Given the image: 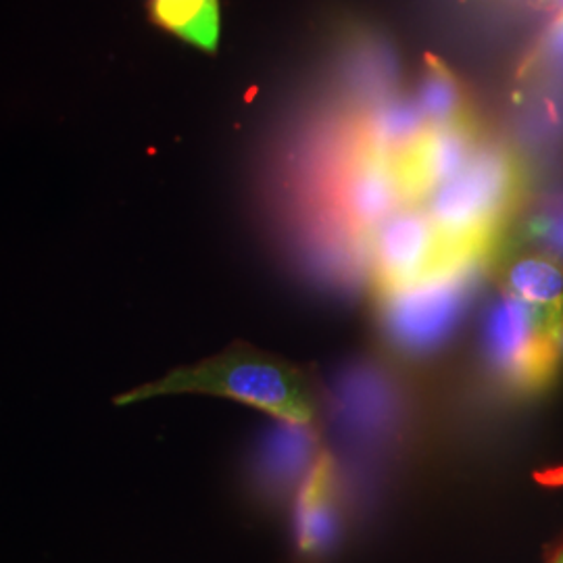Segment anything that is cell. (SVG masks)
Instances as JSON below:
<instances>
[{
    "label": "cell",
    "instance_id": "cell-12",
    "mask_svg": "<svg viewBox=\"0 0 563 563\" xmlns=\"http://www.w3.org/2000/svg\"><path fill=\"white\" fill-rule=\"evenodd\" d=\"M551 563H563V549L560 551V553H558V555H555V560H553Z\"/></svg>",
    "mask_w": 563,
    "mask_h": 563
},
{
    "label": "cell",
    "instance_id": "cell-10",
    "mask_svg": "<svg viewBox=\"0 0 563 563\" xmlns=\"http://www.w3.org/2000/svg\"><path fill=\"white\" fill-rule=\"evenodd\" d=\"M543 2L549 11H555L558 15H563V0H543Z\"/></svg>",
    "mask_w": 563,
    "mask_h": 563
},
{
    "label": "cell",
    "instance_id": "cell-7",
    "mask_svg": "<svg viewBox=\"0 0 563 563\" xmlns=\"http://www.w3.org/2000/svg\"><path fill=\"white\" fill-rule=\"evenodd\" d=\"M418 104L430 125L476 123L472 102L460 78L449 65L437 57H426L422 86Z\"/></svg>",
    "mask_w": 563,
    "mask_h": 563
},
{
    "label": "cell",
    "instance_id": "cell-1",
    "mask_svg": "<svg viewBox=\"0 0 563 563\" xmlns=\"http://www.w3.org/2000/svg\"><path fill=\"white\" fill-rule=\"evenodd\" d=\"M184 393L246 402L295 426L309 423L316 416L313 393L301 369L244 342H236L197 365L178 367L157 383L123 393L115 402L130 405Z\"/></svg>",
    "mask_w": 563,
    "mask_h": 563
},
{
    "label": "cell",
    "instance_id": "cell-3",
    "mask_svg": "<svg viewBox=\"0 0 563 563\" xmlns=\"http://www.w3.org/2000/svg\"><path fill=\"white\" fill-rule=\"evenodd\" d=\"M562 305H541L499 295L486 316L484 344L495 376L520 395H541L558 380Z\"/></svg>",
    "mask_w": 563,
    "mask_h": 563
},
{
    "label": "cell",
    "instance_id": "cell-5",
    "mask_svg": "<svg viewBox=\"0 0 563 563\" xmlns=\"http://www.w3.org/2000/svg\"><path fill=\"white\" fill-rule=\"evenodd\" d=\"M334 462L323 451L302 484L297 504V541L305 553H323L336 537Z\"/></svg>",
    "mask_w": 563,
    "mask_h": 563
},
{
    "label": "cell",
    "instance_id": "cell-11",
    "mask_svg": "<svg viewBox=\"0 0 563 563\" xmlns=\"http://www.w3.org/2000/svg\"><path fill=\"white\" fill-rule=\"evenodd\" d=\"M558 344H560V353L563 357V302L562 309H560V322H558Z\"/></svg>",
    "mask_w": 563,
    "mask_h": 563
},
{
    "label": "cell",
    "instance_id": "cell-6",
    "mask_svg": "<svg viewBox=\"0 0 563 563\" xmlns=\"http://www.w3.org/2000/svg\"><path fill=\"white\" fill-rule=\"evenodd\" d=\"M148 15L159 27L205 53L220 42V0H148Z\"/></svg>",
    "mask_w": 563,
    "mask_h": 563
},
{
    "label": "cell",
    "instance_id": "cell-2",
    "mask_svg": "<svg viewBox=\"0 0 563 563\" xmlns=\"http://www.w3.org/2000/svg\"><path fill=\"white\" fill-rule=\"evenodd\" d=\"M522 192V167L511 151L501 144H481L462 172L428 197L426 213L455 267L470 269L483 260Z\"/></svg>",
    "mask_w": 563,
    "mask_h": 563
},
{
    "label": "cell",
    "instance_id": "cell-9",
    "mask_svg": "<svg viewBox=\"0 0 563 563\" xmlns=\"http://www.w3.org/2000/svg\"><path fill=\"white\" fill-rule=\"evenodd\" d=\"M528 67H563V15L544 34L543 42L534 48L530 59L526 60V69Z\"/></svg>",
    "mask_w": 563,
    "mask_h": 563
},
{
    "label": "cell",
    "instance_id": "cell-4",
    "mask_svg": "<svg viewBox=\"0 0 563 563\" xmlns=\"http://www.w3.org/2000/svg\"><path fill=\"white\" fill-rule=\"evenodd\" d=\"M499 295L541 305H562L563 262L560 257L534 249H516L493 269Z\"/></svg>",
    "mask_w": 563,
    "mask_h": 563
},
{
    "label": "cell",
    "instance_id": "cell-8",
    "mask_svg": "<svg viewBox=\"0 0 563 563\" xmlns=\"http://www.w3.org/2000/svg\"><path fill=\"white\" fill-rule=\"evenodd\" d=\"M528 246L547 251L563 262V205L551 207L528 223Z\"/></svg>",
    "mask_w": 563,
    "mask_h": 563
}]
</instances>
